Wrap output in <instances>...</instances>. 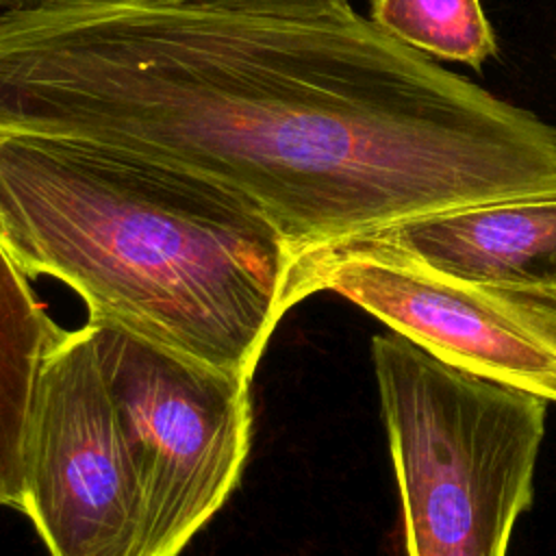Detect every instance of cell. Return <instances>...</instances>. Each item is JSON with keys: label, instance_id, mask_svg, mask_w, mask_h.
<instances>
[{"label": "cell", "instance_id": "9c48e42d", "mask_svg": "<svg viewBox=\"0 0 556 556\" xmlns=\"http://www.w3.org/2000/svg\"><path fill=\"white\" fill-rule=\"evenodd\" d=\"M369 20L430 59L480 72L497 56L495 30L480 0H369Z\"/></svg>", "mask_w": 556, "mask_h": 556}, {"label": "cell", "instance_id": "7c38bea8", "mask_svg": "<svg viewBox=\"0 0 556 556\" xmlns=\"http://www.w3.org/2000/svg\"><path fill=\"white\" fill-rule=\"evenodd\" d=\"M545 289H552V291H556V274L549 278V282H547V287Z\"/></svg>", "mask_w": 556, "mask_h": 556}, {"label": "cell", "instance_id": "ba28073f", "mask_svg": "<svg viewBox=\"0 0 556 556\" xmlns=\"http://www.w3.org/2000/svg\"><path fill=\"white\" fill-rule=\"evenodd\" d=\"M63 332L0 243V506H22L24 437L35 382Z\"/></svg>", "mask_w": 556, "mask_h": 556}, {"label": "cell", "instance_id": "3957f363", "mask_svg": "<svg viewBox=\"0 0 556 556\" xmlns=\"http://www.w3.org/2000/svg\"><path fill=\"white\" fill-rule=\"evenodd\" d=\"M371 363L408 556H506L532 506L547 402L454 365L397 332Z\"/></svg>", "mask_w": 556, "mask_h": 556}, {"label": "cell", "instance_id": "8fae6325", "mask_svg": "<svg viewBox=\"0 0 556 556\" xmlns=\"http://www.w3.org/2000/svg\"><path fill=\"white\" fill-rule=\"evenodd\" d=\"M48 2H54V0H0V7L7 11H22V9H35Z\"/></svg>", "mask_w": 556, "mask_h": 556}, {"label": "cell", "instance_id": "30bf717a", "mask_svg": "<svg viewBox=\"0 0 556 556\" xmlns=\"http://www.w3.org/2000/svg\"><path fill=\"white\" fill-rule=\"evenodd\" d=\"M165 2L191 7V9L285 17V20L339 17L354 11L348 0H165Z\"/></svg>", "mask_w": 556, "mask_h": 556}, {"label": "cell", "instance_id": "5b68a950", "mask_svg": "<svg viewBox=\"0 0 556 556\" xmlns=\"http://www.w3.org/2000/svg\"><path fill=\"white\" fill-rule=\"evenodd\" d=\"M332 291L434 358L556 402V291L473 280L384 232L291 254L287 311Z\"/></svg>", "mask_w": 556, "mask_h": 556}, {"label": "cell", "instance_id": "6da1fadb", "mask_svg": "<svg viewBox=\"0 0 556 556\" xmlns=\"http://www.w3.org/2000/svg\"><path fill=\"white\" fill-rule=\"evenodd\" d=\"M0 132L117 148L254 204L293 252L556 195V126L356 11L0 13Z\"/></svg>", "mask_w": 556, "mask_h": 556}, {"label": "cell", "instance_id": "52a82bcc", "mask_svg": "<svg viewBox=\"0 0 556 556\" xmlns=\"http://www.w3.org/2000/svg\"><path fill=\"white\" fill-rule=\"evenodd\" d=\"M384 235L473 280L545 289L556 274V195L445 213Z\"/></svg>", "mask_w": 556, "mask_h": 556}, {"label": "cell", "instance_id": "8992f818", "mask_svg": "<svg viewBox=\"0 0 556 556\" xmlns=\"http://www.w3.org/2000/svg\"><path fill=\"white\" fill-rule=\"evenodd\" d=\"M20 510L50 556H146L137 478L85 326L65 330L41 363Z\"/></svg>", "mask_w": 556, "mask_h": 556}, {"label": "cell", "instance_id": "4fadbf2b", "mask_svg": "<svg viewBox=\"0 0 556 556\" xmlns=\"http://www.w3.org/2000/svg\"><path fill=\"white\" fill-rule=\"evenodd\" d=\"M554 59H556V52H554Z\"/></svg>", "mask_w": 556, "mask_h": 556}, {"label": "cell", "instance_id": "7a4b0ae2", "mask_svg": "<svg viewBox=\"0 0 556 556\" xmlns=\"http://www.w3.org/2000/svg\"><path fill=\"white\" fill-rule=\"evenodd\" d=\"M0 243L104 319L252 380L287 313L291 248L191 172L76 139L0 132Z\"/></svg>", "mask_w": 556, "mask_h": 556}, {"label": "cell", "instance_id": "277c9868", "mask_svg": "<svg viewBox=\"0 0 556 556\" xmlns=\"http://www.w3.org/2000/svg\"><path fill=\"white\" fill-rule=\"evenodd\" d=\"M137 478L146 556H178L250 452V378L104 319L85 324Z\"/></svg>", "mask_w": 556, "mask_h": 556}]
</instances>
